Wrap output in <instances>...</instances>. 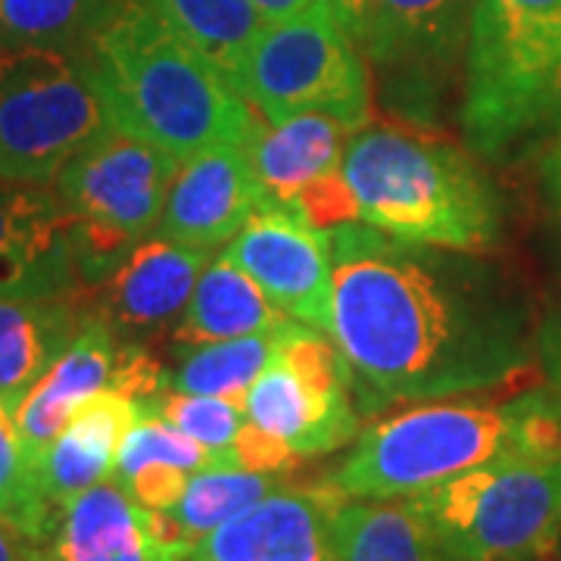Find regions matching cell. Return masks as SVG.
<instances>
[{
  "label": "cell",
  "instance_id": "obj_1",
  "mask_svg": "<svg viewBox=\"0 0 561 561\" xmlns=\"http://www.w3.org/2000/svg\"><path fill=\"white\" fill-rule=\"evenodd\" d=\"M331 337L365 415L500 387L530 368L527 309L465 250L346 221L331 231Z\"/></svg>",
  "mask_w": 561,
  "mask_h": 561
},
{
  "label": "cell",
  "instance_id": "obj_2",
  "mask_svg": "<svg viewBox=\"0 0 561 561\" xmlns=\"http://www.w3.org/2000/svg\"><path fill=\"white\" fill-rule=\"evenodd\" d=\"M110 122L187 162L209 147H253L262 122L216 62L138 0H116L84 38Z\"/></svg>",
  "mask_w": 561,
  "mask_h": 561
},
{
  "label": "cell",
  "instance_id": "obj_3",
  "mask_svg": "<svg viewBox=\"0 0 561 561\" xmlns=\"http://www.w3.org/2000/svg\"><path fill=\"white\" fill-rule=\"evenodd\" d=\"M343 179L359 221L400 241L478 253L500 238V194L446 140L402 128H362L346 144Z\"/></svg>",
  "mask_w": 561,
  "mask_h": 561
},
{
  "label": "cell",
  "instance_id": "obj_4",
  "mask_svg": "<svg viewBox=\"0 0 561 561\" xmlns=\"http://www.w3.org/2000/svg\"><path fill=\"white\" fill-rule=\"evenodd\" d=\"M461 128L505 160L561 128V0H471Z\"/></svg>",
  "mask_w": 561,
  "mask_h": 561
},
{
  "label": "cell",
  "instance_id": "obj_5",
  "mask_svg": "<svg viewBox=\"0 0 561 561\" xmlns=\"http://www.w3.org/2000/svg\"><path fill=\"white\" fill-rule=\"evenodd\" d=\"M449 561H534L561 542V459H496L405 496Z\"/></svg>",
  "mask_w": 561,
  "mask_h": 561
},
{
  "label": "cell",
  "instance_id": "obj_6",
  "mask_svg": "<svg viewBox=\"0 0 561 561\" xmlns=\"http://www.w3.org/2000/svg\"><path fill=\"white\" fill-rule=\"evenodd\" d=\"M496 459H515V402H434L371 424L331 483L350 500H397Z\"/></svg>",
  "mask_w": 561,
  "mask_h": 561
},
{
  "label": "cell",
  "instance_id": "obj_7",
  "mask_svg": "<svg viewBox=\"0 0 561 561\" xmlns=\"http://www.w3.org/2000/svg\"><path fill=\"white\" fill-rule=\"evenodd\" d=\"M110 125L81 47H0V179L57 181Z\"/></svg>",
  "mask_w": 561,
  "mask_h": 561
},
{
  "label": "cell",
  "instance_id": "obj_8",
  "mask_svg": "<svg viewBox=\"0 0 561 561\" xmlns=\"http://www.w3.org/2000/svg\"><path fill=\"white\" fill-rule=\"evenodd\" d=\"M181 162L165 150L103 128L57 175V194L72 216V250L81 280L98 287L160 225Z\"/></svg>",
  "mask_w": 561,
  "mask_h": 561
},
{
  "label": "cell",
  "instance_id": "obj_9",
  "mask_svg": "<svg viewBox=\"0 0 561 561\" xmlns=\"http://www.w3.org/2000/svg\"><path fill=\"white\" fill-rule=\"evenodd\" d=\"M234 88L272 125L300 113H328L356 131L371 116L365 60L331 10L265 22Z\"/></svg>",
  "mask_w": 561,
  "mask_h": 561
},
{
  "label": "cell",
  "instance_id": "obj_10",
  "mask_svg": "<svg viewBox=\"0 0 561 561\" xmlns=\"http://www.w3.org/2000/svg\"><path fill=\"white\" fill-rule=\"evenodd\" d=\"M247 419L297 459L334 453L356 437L359 415L331 334L294 324L247 393Z\"/></svg>",
  "mask_w": 561,
  "mask_h": 561
},
{
  "label": "cell",
  "instance_id": "obj_11",
  "mask_svg": "<svg viewBox=\"0 0 561 561\" xmlns=\"http://www.w3.org/2000/svg\"><path fill=\"white\" fill-rule=\"evenodd\" d=\"M225 256L238 262L268 300L300 324L331 334L334 253L331 234L294 206L265 203L228 241Z\"/></svg>",
  "mask_w": 561,
  "mask_h": 561
},
{
  "label": "cell",
  "instance_id": "obj_12",
  "mask_svg": "<svg viewBox=\"0 0 561 561\" xmlns=\"http://www.w3.org/2000/svg\"><path fill=\"white\" fill-rule=\"evenodd\" d=\"M471 0H371L365 54L405 113L427 116L468 38Z\"/></svg>",
  "mask_w": 561,
  "mask_h": 561
},
{
  "label": "cell",
  "instance_id": "obj_13",
  "mask_svg": "<svg viewBox=\"0 0 561 561\" xmlns=\"http://www.w3.org/2000/svg\"><path fill=\"white\" fill-rule=\"evenodd\" d=\"M346 500L331 481L284 483L201 537L184 561H341L337 512Z\"/></svg>",
  "mask_w": 561,
  "mask_h": 561
},
{
  "label": "cell",
  "instance_id": "obj_14",
  "mask_svg": "<svg viewBox=\"0 0 561 561\" xmlns=\"http://www.w3.org/2000/svg\"><path fill=\"white\" fill-rule=\"evenodd\" d=\"M91 290L72 250V216L57 191L0 179V297Z\"/></svg>",
  "mask_w": 561,
  "mask_h": 561
},
{
  "label": "cell",
  "instance_id": "obj_15",
  "mask_svg": "<svg viewBox=\"0 0 561 561\" xmlns=\"http://www.w3.org/2000/svg\"><path fill=\"white\" fill-rule=\"evenodd\" d=\"M206 265L209 250L203 247L169 238L138 243L119 268L91 290V312L101 316L119 341L147 346L150 337L184 319Z\"/></svg>",
  "mask_w": 561,
  "mask_h": 561
},
{
  "label": "cell",
  "instance_id": "obj_16",
  "mask_svg": "<svg viewBox=\"0 0 561 561\" xmlns=\"http://www.w3.org/2000/svg\"><path fill=\"white\" fill-rule=\"evenodd\" d=\"M194 540L169 512L144 508L119 483H98L60 508L50 561H184Z\"/></svg>",
  "mask_w": 561,
  "mask_h": 561
},
{
  "label": "cell",
  "instance_id": "obj_17",
  "mask_svg": "<svg viewBox=\"0 0 561 561\" xmlns=\"http://www.w3.org/2000/svg\"><path fill=\"white\" fill-rule=\"evenodd\" d=\"M265 203L250 150L219 144L181 162L162 209L160 238L213 250L231 241Z\"/></svg>",
  "mask_w": 561,
  "mask_h": 561
},
{
  "label": "cell",
  "instance_id": "obj_18",
  "mask_svg": "<svg viewBox=\"0 0 561 561\" xmlns=\"http://www.w3.org/2000/svg\"><path fill=\"white\" fill-rule=\"evenodd\" d=\"M119 368L122 341L101 316L91 312L60 359L44 371V378L28 390L20 412L13 415L28 459L41 465L44 453L60 437L81 402L101 390H116Z\"/></svg>",
  "mask_w": 561,
  "mask_h": 561
},
{
  "label": "cell",
  "instance_id": "obj_19",
  "mask_svg": "<svg viewBox=\"0 0 561 561\" xmlns=\"http://www.w3.org/2000/svg\"><path fill=\"white\" fill-rule=\"evenodd\" d=\"M91 290L0 297V405L10 415L88 321Z\"/></svg>",
  "mask_w": 561,
  "mask_h": 561
},
{
  "label": "cell",
  "instance_id": "obj_20",
  "mask_svg": "<svg viewBox=\"0 0 561 561\" xmlns=\"http://www.w3.org/2000/svg\"><path fill=\"white\" fill-rule=\"evenodd\" d=\"M135 419L138 400L122 390H101L81 402L38 465L41 486L54 505L62 508L116 471L119 443Z\"/></svg>",
  "mask_w": 561,
  "mask_h": 561
},
{
  "label": "cell",
  "instance_id": "obj_21",
  "mask_svg": "<svg viewBox=\"0 0 561 561\" xmlns=\"http://www.w3.org/2000/svg\"><path fill=\"white\" fill-rule=\"evenodd\" d=\"M353 128L328 113H300L262 128L250 157L268 203L294 206L306 187L343 172Z\"/></svg>",
  "mask_w": 561,
  "mask_h": 561
},
{
  "label": "cell",
  "instance_id": "obj_22",
  "mask_svg": "<svg viewBox=\"0 0 561 561\" xmlns=\"http://www.w3.org/2000/svg\"><path fill=\"white\" fill-rule=\"evenodd\" d=\"M297 321L268 300V294L238 262L221 253L201 275L197 290L187 302V312L172 334L181 346H201V343L231 341L247 334L287 331Z\"/></svg>",
  "mask_w": 561,
  "mask_h": 561
},
{
  "label": "cell",
  "instance_id": "obj_23",
  "mask_svg": "<svg viewBox=\"0 0 561 561\" xmlns=\"http://www.w3.org/2000/svg\"><path fill=\"white\" fill-rule=\"evenodd\" d=\"M337 556L341 561H449L405 496L402 502H343Z\"/></svg>",
  "mask_w": 561,
  "mask_h": 561
},
{
  "label": "cell",
  "instance_id": "obj_24",
  "mask_svg": "<svg viewBox=\"0 0 561 561\" xmlns=\"http://www.w3.org/2000/svg\"><path fill=\"white\" fill-rule=\"evenodd\" d=\"M157 13L172 32L191 47H197L209 62H216L234 84L241 66L262 32L260 10L253 0H138Z\"/></svg>",
  "mask_w": 561,
  "mask_h": 561
},
{
  "label": "cell",
  "instance_id": "obj_25",
  "mask_svg": "<svg viewBox=\"0 0 561 561\" xmlns=\"http://www.w3.org/2000/svg\"><path fill=\"white\" fill-rule=\"evenodd\" d=\"M287 331H265V334H247V337H231V341L201 343L181 359L175 375H169V387L181 393L221 397L247 409L250 387L262 375V368L272 362Z\"/></svg>",
  "mask_w": 561,
  "mask_h": 561
},
{
  "label": "cell",
  "instance_id": "obj_26",
  "mask_svg": "<svg viewBox=\"0 0 561 561\" xmlns=\"http://www.w3.org/2000/svg\"><path fill=\"white\" fill-rule=\"evenodd\" d=\"M280 474L243 471V468H203L194 471L181 502L169 512L187 540H201L243 508L256 505L280 490Z\"/></svg>",
  "mask_w": 561,
  "mask_h": 561
},
{
  "label": "cell",
  "instance_id": "obj_27",
  "mask_svg": "<svg viewBox=\"0 0 561 561\" xmlns=\"http://www.w3.org/2000/svg\"><path fill=\"white\" fill-rule=\"evenodd\" d=\"M116 0H0V47H81Z\"/></svg>",
  "mask_w": 561,
  "mask_h": 561
},
{
  "label": "cell",
  "instance_id": "obj_28",
  "mask_svg": "<svg viewBox=\"0 0 561 561\" xmlns=\"http://www.w3.org/2000/svg\"><path fill=\"white\" fill-rule=\"evenodd\" d=\"M0 518L16 524L32 540L50 542L60 505H54L41 486L38 465L28 459L16 421L0 405Z\"/></svg>",
  "mask_w": 561,
  "mask_h": 561
},
{
  "label": "cell",
  "instance_id": "obj_29",
  "mask_svg": "<svg viewBox=\"0 0 561 561\" xmlns=\"http://www.w3.org/2000/svg\"><path fill=\"white\" fill-rule=\"evenodd\" d=\"M144 409L157 412L160 419L175 424L187 437H194L209 449V468H238L234 461V440L241 434L247 412L241 405L221 397H201V393H181L162 390L150 400H138Z\"/></svg>",
  "mask_w": 561,
  "mask_h": 561
},
{
  "label": "cell",
  "instance_id": "obj_30",
  "mask_svg": "<svg viewBox=\"0 0 561 561\" xmlns=\"http://www.w3.org/2000/svg\"><path fill=\"white\" fill-rule=\"evenodd\" d=\"M150 461H172V465H181L194 474V471L209 468V449L138 402V419L128 427V434L122 437L113 478H116V483L125 481L128 474H135L138 468L150 465Z\"/></svg>",
  "mask_w": 561,
  "mask_h": 561
},
{
  "label": "cell",
  "instance_id": "obj_31",
  "mask_svg": "<svg viewBox=\"0 0 561 561\" xmlns=\"http://www.w3.org/2000/svg\"><path fill=\"white\" fill-rule=\"evenodd\" d=\"M191 481V471L172 465V461H150L138 468L135 474H128L125 481H119L122 490H128L144 508H153V512H172L184 496Z\"/></svg>",
  "mask_w": 561,
  "mask_h": 561
},
{
  "label": "cell",
  "instance_id": "obj_32",
  "mask_svg": "<svg viewBox=\"0 0 561 561\" xmlns=\"http://www.w3.org/2000/svg\"><path fill=\"white\" fill-rule=\"evenodd\" d=\"M234 461H238V468H243V471L284 474L297 461V456L290 453L287 443H280L278 437L265 434V431H260L253 421L247 419L243 421L241 434H238V440H234Z\"/></svg>",
  "mask_w": 561,
  "mask_h": 561
},
{
  "label": "cell",
  "instance_id": "obj_33",
  "mask_svg": "<svg viewBox=\"0 0 561 561\" xmlns=\"http://www.w3.org/2000/svg\"><path fill=\"white\" fill-rule=\"evenodd\" d=\"M0 561H50L47 546L22 534L16 524L0 518Z\"/></svg>",
  "mask_w": 561,
  "mask_h": 561
},
{
  "label": "cell",
  "instance_id": "obj_34",
  "mask_svg": "<svg viewBox=\"0 0 561 561\" xmlns=\"http://www.w3.org/2000/svg\"><path fill=\"white\" fill-rule=\"evenodd\" d=\"M540 356L542 365H546V375H549V383L552 390L561 397V309L546 321L540 334Z\"/></svg>",
  "mask_w": 561,
  "mask_h": 561
},
{
  "label": "cell",
  "instance_id": "obj_35",
  "mask_svg": "<svg viewBox=\"0 0 561 561\" xmlns=\"http://www.w3.org/2000/svg\"><path fill=\"white\" fill-rule=\"evenodd\" d=\"M324 7L331 10V16L341 22V28L350 38L362 44L365 38V25H368V7L371 0H324Z\"/></svg>",
  "mask_w": 561,
  "mask_h": 561
},
{
  "label": "cell",
  "instance_id": "obj_36",
  "mask_svg": "<svg viewBox=\"0 0 561 561\" xmlns=\"http://www.w3.org/2000/svg\"><path fill=\"white\" fill-rule=\"evenodd\" d=\"M253 7L260 10L262 22L297 20V16L316 13V10H328L324 0H253Z\"/></svg>",
  "mask_w": 561,
  "mask_h": 561
},
{
  "label": "cell",
  "instance_id": "obj_37",
  "mask_svg": "<svg viewBox=\"0 0 561 561\" xmlns=\"http://www.w3.org/2000/svg\"><path fill=\"white\" fill-rule=\"evenodd\" d=\"M546 181H549V191L556 197V206L561 209V138L559 144L552 147L549 160H546Z\"/></svg>",
  "mask_w": 561,
  "mask_h": 561
}]
</instances>
